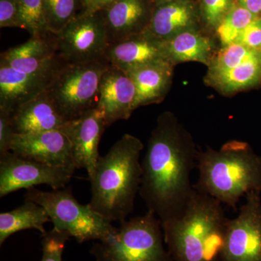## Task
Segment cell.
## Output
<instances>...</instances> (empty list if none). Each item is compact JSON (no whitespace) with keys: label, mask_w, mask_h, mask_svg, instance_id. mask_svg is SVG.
Returning <instances> with one entry per match:
<instances>
[{"label":"cell","mask_w":261,"mask_h":261,"mask_svg":"<svg viewBox=\"0 0 261 261\" xmlns=\"http://www.w3.org/2000/svg\"><path fill=\"white\" fill-rule=\"evenodd\" d=\"M20 28L34 36L48 32L43 0H18Z\"/></svg>","instance_id":"27"},{"label":"cell","mask_w":261,"mask_h":261,"mask_svg":"<svg viewBox=\"0 0 261 261\" xmlns=\"http://www.w3.org/2000/svg\"><path fill=\"white\" fill-rule=\"evenodd\" d=\"M15 134L10 120V113L0 109V154L10 152V145Z\"/></svg>","instance_id":"32"},{"label":"cell","mask_w":261,"mask_h":261,"mask_svg":"<svg viewBox=\"0 0 261 261\" xmlns=\"http://www.w3.org/2000/svg\"><path fill=\"white\" fill-rule=\"evenodd\" d=\"M196 166L194 188L234 210L241 197L261 192V157L247 142L231 140L219 149L198 151Z\"/></svg>","instance_id":"4"},{"label":"cell","mask_w":261,"mask_h":261,"mask_svg":"<svg viewBox=\"0 0 261 261\" xmlns=\"http://www.w3.org/2000/svg\"><path fill=\"white\" fill-rule=\"evenodd\" d=\"M27 190L25 201H32L45 209L54 226L53 229L67 233L79 243L104 240L116 229L89 204L79 202L70 188L44 192L32 187Z\"/></svg>","instance_id":"6"},{"label":"cell","mask_w":261,"mask_h":261,"mask_svg":"<svg viewBox=\"0 0 261 261\" xmlns=\"http://www.w3.org/2000/svg\"><path fill=\"white\" fill-rule=\"evenodd\" d=\"M0 27L20 28L18 0H0Z\"/></svg>","instance_id":"31"},{"label":"cell","mask_w":261,"mask_h":261,"mask_svg":"<svg viewBox=\"0 0 261 261\" xmlns=\"http://www.w3.org/2000/svg\"><path fill=\"white\" fill-rule=\"evenodd\" d=\"M261 53V20L260 17L255 18L247 27L236 42Z\"/></svg>","instance_id":"30"},{"label":"cell","mask_w":261,"mask_h":261,"mask_svg":"<svg viewBox=\"0 0 261 261\" xmlns=\"http://www.w3.org/2000/svg\"><path fill=\"white\" fill-rule=\"evenodd\" d=\"M198 150L188 130L171 112L160 115L142 165L140 195L161 222L177 216L192 192Z\"/></svg>","instance_id":"1"},{"label":"cell","mask_w":261,"mask_h":261,"mask_svg":"<svg viewBox=\"0 0 261 261\" xmlns=\"http://www.w3.org/2000/svg\"><path fill=\"white\" fill-rule=\"evenodd\" d=\"M260 20H261V15H260Z\"/></svg>","instance_id":"37"},{"label":"cell","mask_w":261,"mask_h":261,"mask_svg":"<svg viewBox=\"0 0 261 261\" xmlns=\"http://www.w3.org/2000/svg\"><path fill=\"white\" fill-rule=\"evenodd\" d=\"M58 53L65 63H82L103 59L108 46L102 13L81 12L56 34Z\"/></svg>","instance_id":"8"},{"label":"cell","mask_w":261,"mask_h":261,"mask_svg":"<svg viewBox=\"0 0 261 261\" xmlns=\"http://www.w3.org/2000/svg\"><path fill=\"white\" fill-rule=\"evenodd\" d=\"M84 11L95 12L97 0H80Z\"/></svg>","instance_id":"34"},{"label":"cell","mask_w":261,"mask_h":261,"mask_svg":"<svg viewBox=\"0 0 261 261\" xmlns=\"http://www.w3.org/2000/svg\"><path fill=\"white\" fill-rule=\"evenodd\" d=\"M164 244L161 221L148 211L120 224L90 252L95 261H173Z\"/></svg>","instance_id":"5"},{"label":"cell","mask_w":261,"mask_h":261,"mask_svg":"<svg viewBox=\"0 0 261 261\" xmlns=\"http://www.w3.org/2000/svg\"><path fill=\"white\" fill-rule=\"evenodd\" d=\"M140 139L126 134L100 156L89 176L91 197L89 205L109 222L119 224L133 212L142 182Z\"/></svg>","instance_id":"2"},{"label":"cell","mask_w":261,"mask_h":261,"mask_svg":"<svg viewBox=\"0 0 261 261\" xmlns=\"http://www.w3.org/2000/svg\"><path fill=\"white\" fill-rule=\"evenodd\" d=\"M10 152L49 166L76 169L69 139L60 130L15 134Z\"/></svg>","instance_id":"12"},{"label":"cell","mask_w":261,"mask_h":261,"mask_svg":"<svg viewBox=\"0 0 261 261\" xmlns=\"http://www.w3.org/2000/svg\"><path fill=\"white\" fill-rule=\"evenodd\" d=\"M214 42L197 29L184 31L174 37L161 42L165 59L174 65L187 61L210 64Z\"/></svg>","instance_id":"21"},{"label":"cell","mask_w":261,"mask_h":261,"mask_svg":"<svg viewBox=\"0 0 261 261\" xmlns=\"http://www.w3.org/2000/svg\"><path fill=\"white\" fill-rule=\"evenodd\" d=\"M136 87L126 72L108 67L101 78L97 108L105 114L107 126L127 120L135 110Z\"/></svg>","instance_id":"15"},{"label":"cell","mask_w":261,"mask_h":261,"mask_svg":"<svg viewBox=\"0 0 261 261\" xmlns=\"http://www.w3.org/2000/svg\"><path fill=\"white\" fill-rule=\"evenodd\" d=\"M154 5L150 0H116L102 13L108 44L147 31Z\"/></svg>","instance_id":"14"},{"label":"cell","mask_w":261,"mask_h":261,"mask_svg":"<svg viewBox=\"0 0 261 261\" xmlns=\"http://www.w3.org/2000/svg\"><path fill=\"white\" fill-rule=\"evenodd\" d=\"M115 1H116V0H97L95 11L104 9L105 8H106Z\"/></svg>","instance_id":"35"},{"label":"cell","mask_w":261,"mask_h":261,"mask_svg":"<svg viewBox=\"0 0 261 261\" xmlns=\"http://www.w3.org/2000/svg\"><path fill=\"white\" fill-rule=\"evenodd\" d=\"M109 66L103 58L64 63L57 70L46 92L67 121L76 119L97 107L101 78Z\"/></svg>","instance_id":"7"},{"label":"cell","mask_w":261,"mask_h":261,"mask_svg":"<svg viewBox=\"0 0 261 261\" xmlns=\"http://www.w3.org/2000/svg\"><path fill=\"white\" fill-rule=\"evenodd\" d=\"M260 55L259 51L253 50L238 42L224 46L218 54L211 59L207 76L220 74L233 69L245 62Z\"/></svg>","instance_id":"25"},{"label":"cell","mask_w":261,"mask_h":261,"mask_svg":"<svg viewBox=\"0 0 261 261\" xmlns=\"http://www.w3.org/2000/svg\"><path fill=\"white\" fill-rule=\"evenodd\" d=\"M211 86L225 94L255 87L261 82V55L220 74L207 76Z\"/></svg>","instance_id":"23"},{"label":"cell","mask_w":261,"mask_h":261,"mask_svg":"<svg viewBox=\"0 0 261 261\" xmlns=\"http://www.w3.org/2000/svg\"><path fill=\"white\" fill-rule=\"evenodd\" d=\"M10 120L15 134L62 130L69 121L62 116L46 91L13 110Z\"/></svg>","instance_id":"18"},{"label":"cell","mask_w":261,"mask_h":261,"mask_svg":"<svg viewBox=\"0 0 261 261\" xmlns=\"http://www.w3.org/2000/svg\"><path fill=\"white\" fill-rule=\"evenodd\" d=\"M65 62L58 53L56 34L34 36L29 41L2 53L0 64L31 75H51Z\"/></svg>","instance_id":"11"},{"label":"cell","mask_w":261,"mask_h":261,"mask_svg":"<svg viewBox=\"0 0 261 261\" xmlns=\"http://www.w3.org/2000/svg\"><path fill=\"white\" fill-rule=\"evenodd\" d=\"M234 3V0H200L199 14L206 27L216 30Z\"/></svg>","instance_id":"28"},{"label":"cell","mask_w":261,"mask_h":261,"mask_svg":"<svg viewBox=\"0 0 261 261\" xmlns=\"http://www.w3.org/2000/svg\"><path fill=\"white\" fill-rule=\"evenodd\" d=\"M237 3L243 8L251 12L255 16L261 15V0H237Z\"/></svg>","instance_id":"33"},{"label":"cell","mask_w":261,"mask_h":261,"mask_svg":"<svg viewBox=\"0 0 261 261\" xmlns=\"http://www.w3.org/2000/svg\"><path fill=\"white\" fill-rule=\"evenodd\" d=\"M48 32L58 34L81 12L80 0H43Z\"/></svg>","instance_id":"24"},{"label":"cell","mask_w":261,"mask_h":261,"mask_svg":"<svg viewBox=\"0 0 261 261\" xmlns=\"http://www.w3.org/2000/svg\"><path fill=\"white\" fill-rule=\"evenodd\" d=\"M173 65L166 60L152 62L126 72L136 87L135 110L161 102L172 82Z\"/></svg>","instance_id":"19"},{"label":"cell","mask_w":261,"mask_h":261,"mask_svg":"<svg viewBox=\"0 0 261 261\" xmlns=\"http://www.w3.org/2000/svg\"><path fill=\"white\" fill-rule=\"evenodd\" d=\"M223 206L195 189L181 214L161 222L173 261H221L228 219Z\"/></svg>","instance_id":"3"},{"label":"cell","mask_w":261,"mask_h":261,"mask_svg":"<svg viewBox=\"0 0 261 261\" xmlns=\"http://www.w3.org/2000/svg\"><path fill=\"white\" fill-rule=\"evenodd\" d=\"M74 171L25 159L10 151L0 154V197L40 185H47L53 190L64 188Z\"/></svg>","instance_id":"10"},{"label":"cell","mask_w":261,"mask_h":261,"mask_svg":"<svg viewBox=\"0 0 261 261\" xmlns=\"http://www.w3.org/2000/svg\"><path fill=\"white\" fill-rule=\"evenodd\" d=\"M245 198L238 216L228 219L221 261H261V192Z\"/></svg>","instance_id":"9"},{"label":"cell","mask_w":261,"mask_h":261,"mask_svg":"<svg viewBox=\"0 0 261 261\" xmlns=\"http://www.w3.org/2000/svg\"><path fill=\"white\" fill-rule=\"evenodd\" d=\"M42 257L41 261H63L65 243L70 236L51 229L42 235Z\"/></svg>","instance_id":"29"},{"label":"cell","mask_w":261,"mask_h":261,"mask_svg":"<svg viewBox=\"0 0 261 261\" xmlns=\"http://www.w3.org/2000/svg\"><path fill=\"white\" fill-rule=\"evenodd\" d=\"M104 58L111 66L126 73L142 65L165 59L161 42L147 32L108 44Z\"/></svg>","instance_id":"16"},{"label":"cell","mask_w":261,"mask_h":261,"mask_svg":"<svg viewBox=\"0 0 261 261\" xmlns=\"http://www.w3.org/2000/svg\"><path fill=\"white\" fill-rule=\"evenodd\" d=\"M55 73L27 74L0 64V109L10 113L18 106L45 92Z\"/></svg>","instance_id":"17"},{"label":"cell","mask_w":261,"mask_h":261,"mask_svg":"<svg viewBox=\"0 0 261 261\" xmlns=\"http://www.w3.org/2000/svg\"><path fill=\"white\" fill-rule=\"evenodd\" d=\"M199 12L192 0L155 5L146 32L160 42L184 31L195 29Z\"/></svg>","instance_id":"20"},{"label":"cell","mask_w":261,"mask_h":261,"mask_svg":"<svg viewBox=\"0 0 261 261\" xmlns=\"http://www.w3.org/2000/svg\"><path fill=\"white\" fill-rule=\"evenodd\" d=\"M257 18L251 12L234 3L216 29L223 47L236 42L243 31Z\"/></svg>","instance_id":"26"},{"label":"cell","mask_w":261,"mask_h":261,"mask_svg":"<svg viewBox=\"0 0 261 261\" xmlns=\"http://www.w3.org/2000/svg\"><path fill=\"white\" fill-rule=\"evenodd\" d=\"M152 4L159 5L161 4H166V3H174V2L189 1V0H150Z\"/></svg>","instance_id":"36"},{"label":"cell","mask_w":261,"mask_h":261,"mask_svg":"<svg viewBox=\"0 0 261 261\" xmlns=\"http://www.w3.org/2000/svg\"><path fill=\"white\" fill-rule=\"evenodd\" d=\"M50 221L42 206L32 201L25 202L14 210L0 214V245L13 233L22 230L36 229L44 234L47 232L44 224Z\"/></svg>","instance_id":"22"},{"label":"cell","mask_w":261,"mask_h":261,"mask_svg":"<svg viewBox=\"0 0 261 261\" xmlns=\"http://www.w3.org/2000/svg\"><path fill=\"white\" fill-rule=\"evenodd\" d=\"M105 114L94 108L83 116L69 121L62 129L69 139L75 168H84L88 176L93 172L99 158V145L107 128Z\"/></svg>","instance_id":"13"}]
</instances>
